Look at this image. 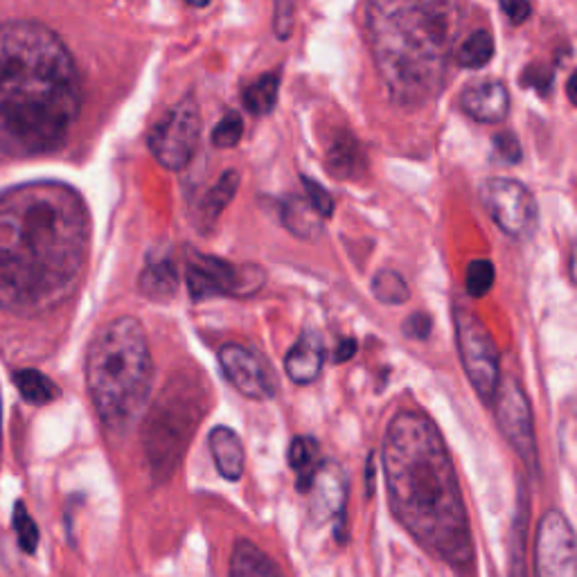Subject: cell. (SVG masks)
<instances>
[{
  "label": "cell",
  "instance_id": "cell-30",
  "mask_svg": "<svg viewBox=\"0 0 577 577\" xmlns=\"http://www.w3.org/2000/svg\"><path fill=\"white\" fill-rule=\"evenodd\" d=\"M244 136V120L239 113L228 111L213 129V145L219 149H233Z\"/></svg>",
  "mask_w": 577,
  "mask_h": 577
},
{
  "label": "cell",
  "instance_id": "cell-26",
  "mask_svg": "<svg viewBox=\"0 0 577 577\" xmlns=\"http://www.w3.org/2000/svg\"><path fill=\"white\" fill-rule=\"evenodd\" d=\"M494 57V38L487 30H476L465 38V44L459 50V66L469 70L485 68Z\"/></svg>",
  "mask_w": 577,
  "mask_h": 577
},
{
  "label": "cell",
  "instance_id": "cell-2",
  "mask_svg": "<svg viewBox=\"0 0 577 577\" xmlns=\"http://www.w3.org/2000/svg\"><path fill=\"white\" fill-rule=\"evenodd\" d=\"M382 463L391 510L410 538L453 568L472 566L467 508L435 422L420 410H399L386 429Z\"/></svg>",
  "mask_w": 577,
  "mask_h": 577
},
{
  "label": "cell",
  "instance_id": "cell-38",
  "mask_svg": "<svg viewBox=\"0 0 577 577\" xmlns=\"http://www.w3.org/2000/svg\"><path fill=\"white\" fill-rule=\"evenodd\" d=\"M375 453H370L367 456V463H365V483H367V497H373L375 494Z\"/></svg>",
  "mask_w": 577,
  "mask_h": 577
},
{
  "label": "cell",
  "instance_id": "cell-8",
  "mask_svg": "<svg viewBox=\"0 0 577 577\" xmlns=\"http://www.w3.org/2000/svg\"><path fill=\"white\" fill-rule=\"evenodd\" d=\"M267 273L256 264L235 267L226 260L190 253L185 264V284L194 303L230 296V298H251L264 286Z\"/></svg>",
  "mask_w": 577,
  "mask_h": 577
},
{
  "label": "cell",
  "instance_id": "cell-5",
  "mask_svg": "<svg viewBox=\"0 0 577 577\" xmlns=\"http://www.w3.org/2000/svg\"><path fill=\"white\" fill-rule=\"evenodd\" d=\"M151 380L154 361L140 320L120 316L106 323L87 352V386L111 431L129 429L143 414Z\"/></svg>",
  "mask_w": 577,
  "mask_h": 577
},
{
  "label": "cell",
  "instance_id": "cell-39",
  "mask_svg": "<svg viewBox=\"0 0 577 577\" xmlns=\"http://www.w3.org/2000/svg\"><path fill=\"white\" fill-rule=\"evenodd\" d=\"M183 3H188L190 8H208L211 5V0H183Z\"/></svg>",
  "mask_w": 577,
  "mask_h": 577
},
{
  "label": "cell",
  "instance_id": "cell-18",
  "mask_svg": "<svg viewBox=\"0 0 577 577\" xmlns=\"http://www.w3.org/2000/svg\"><path fill=\"white\" fill-rule=\"evenodd\" d=\"M327 168L339 179H359L365 172V156L361 143L352 134L341 132L329 143Z\"/></svg>",
  "mask_w": 577,
  "mask_h": 577
},
{
  "label": "cell",
  "instance_id": "cell-7",
  "mask_svg": "<svg viewBox=\"0 0 577 577\" xmlns=\"http://www.w3.org/2000/svg\"><path fill=\"white\" fill-rule=\"evenodd\" d=\"M453 327H456V346L465 367V375L476 395L489 404L501 380V357L497 341L485 323L469 309H453Z\"/></svg>",
  "mask_w": 577,
  "mask_h": 577
},
{
  "label": "cell",
  "instance_id": "cell-31",
  "mask_svg": "<svg viewBox=\"0 0 577 577\" xmlns=\"http://www.w3.org/2000/svg\"><path fill=\"white\" fill-rule=\"evenodd\" d=\"M296 0H273V32L280 41H286L294 32Z\"/></svg>",
  "mask_w": 577,
  "mask_h": 577
},
{
  "label": "cell",
  "instance_id": "cell-9",
  "mask_svg": "<svg viewBox=\"0 0 577 577\" xmlns=\"http://www.w3.org/2000/svg\"><path fill=\"white\" fill-rule=\"evenodd\" d=\"M201 138V111L192 95L165 113L147 136V147L158 165L170 172L185 170Z\"/></svg>",
  "mask_w": 577,
  "mask_h": 577
},
{
  "label": "cell",
  "instance_id": "cell-28",
  "mask_svg": "<svg viewBox=\"0 0 577 577\" xmlns=\"http://www.w3.org/2000/svg\"><path fill=\"white\" fill-rule=\"evenodd\" d=\"M494 278H497V271H494V264L489 260H474L467 264L465 271V288L467 294L476 301L485 298L491 286H494Z\"/></svg>",
  "mask_w": 577,
  "mask_h": 577
},
{
  "label": "cell",
  "instance_id": "cell-37",
  "mask_svg": "<svg viewBox=\"0 0 577 577\" xmlns=\"http://www.w3.org/2000/svg\"><path fill=\"white\" fill-rule=\"evenodd\" d=\"M354 354H357V341H354V339H343V341L337 346V350H335V361H337V363H346V361H350Z\"/></svg>",
  "mask_w": 577,
  "mask_h": 577
},
{
  "label": "cell",
  "instance_id": "cell-12",
  "mask_svg": "<svg viewBox=\"0 0 577 577\" xmlns=\"http://www.w3.org/2000/svg\"><path fill=\"white\" fill-rule=\"evenodd\" d=\"M575 532L570 521L551 510L534 538V577H575Z\"/></svg>",
  "mask_w": 577,
  "mask_h": 577
},
{
  "label": "cell",
  "instance_id": "cell-21",
  "mask_svg": "<svg viewBox=\"0 0 577 577\" xmlns=\"http://www.w3.org/2000/svg\"><path fill=\"white\" fill-rule=\"evenodd\" d=\"M179 282L172 260H149L138 278V288L151 301H168L179 292Z\"/></svg>",
  "mask_w": 577,
  "mask_h": 577
},
{
  "label": "cell",
  "instance_id": "cell-23",
  "mask_svg": "<svg viewBox=\"0 0 577 577\" xmlns=\"http://www.w3.org/2000/svg\"><path fill=\"white\" fill-rule=\"evenodd\" d=\"M12 380H14L16 391L21 393V397L34 406H46L59 397L55 382L36 367H21L12 375Z\"/></svg>",
  "mask_w": 577,
  "mask_h": 577
},
{
  "label": "cell",
  "instance_id": "cell-13",
  "mask_svg": "<svg viewBox=\"0 0 577 577\" xmlns=\"http://www.w3.org/2000/svg\"><path fill=\"white\" fill-rule=\"evenodd\" d=\"M219 365L224 377L235 386L237 393L249 399H271L273 386L267 377L262 361L246 346L226 343L219 348Z\"/></svg>",
  "mask_w": 577,
  "mask_h": 577
},
{
  "label": "cell",
  "instance_id": "cell-25",
  "mask_svg": "<svg viewBox=\"0 0 577 577\" xmlns=\"http://www.w3.org/2000/svg\"><path fill=\"white\" fill-rule=\"evenodd\" d=\"M278 95H280V75L267 72L244 91L241 102L244 109L253 115H269L278 104Z\"/></svg>",
  "mask_w": 577,
  "mask_h": 577
},
{
  "label": "cell",
  "instance_id": "cell-29",
  "mask_svg": "<svg viewBox=\"0 0 577 577\" xmlns=\"http://www.w3.org/2000/svg\"><path fill=\"white\" fill-rule=\"evenodd\" d=\"M12 525H14V532H16V540H19V546L23 553L32 555L36 553L38 548V525L34 523V519L30 517V512L25 510L23 504H16L14 506V517H12Z\"/></svg>",
  "mask_w": 577,
  "mask_h": 577
},
{
  "label": "cell",
  "instance_id": "cell-34",
  "mask_svg": "<svg viewBox=\"0 0 577 577\" xmlns=\"http://www.w3.org/2000/svg\"><path fill=\"white\" fill-rule=\"evenodd\" d=\"M494 149H497L501 160L508 165H517L523 158L521 143L512 132H501V134L494 136Z\"/></svg>",
  "mask_w": 577,
  "mask_h": 577
},
{
  "label": "cell",
  "instance_id": "cell-10",
  "mask_svg": "<svg viewBox=\"0 0 577 577\" xmlns=\"http://www.w3.org/2000/svg\"><path fill=\"white\" fill-rule=\"evenodd\" d=\"M489 404H494V416H497L499 429L517 456L525 463L532 476H540V453L538 438H534L532 408L519 380L512 375L499 380V386L494 391Z\"/></svg>",
  "mask_w": 577,
  "mask_h": 577
},
{
  "label": "cell",
  "instance_id": "cell-16",
  "mask_svg": "<svg viewBox=\"0 0 577 577\" xmlns=\"http://www.w3.org/2000/svg\"><path fill=\"white\" fill-rule=\"evenodd\" d=\"M325 363V343L318 332H303L284 357V373L294 384H312L318 380Z\"/></svg>",
  "mask_w": 577,
  "mask_h": 577
},
{
  "label": "cell",
  "instance_id": "cell-14",
  "mask_svg": "<svg viewBox=\"0 0 577 577\" xmlns=\"http://www.w3.org/2000/svg\"><path fill=\"white\" fill-rule=\"evenodd\" d=\"M305 494L309 497V514L316 523L346 514L348 478L343 467L335 461L318 463Z\"/></svg>",
  "mask_w": 577,
  "mask_h": 577
},
{
  "label": "cell",
  "instance_id": "cell-15",
  "mask_svg": "<svg viewBox=\"0 0 577 577\" xmlns=\"http://www.w3.org/2000/svg\"><path fill=\"white\" fill-rule=\"evenodd\" d=\"M461 104L480 125H501L510 113V91L499 79H485L465 89Z\"/></svg>",
  "mask_w": 577,
  "mask_h": 577
},
{
  "label": "cell",
  "instance_id": "cell-3",
  "mask_svg": "<svg viewBox=\"0 0 577 577\" xmlns=\"http://www.w3.org/2000/svg\"><path fill=\"white\" fill-rule=\"evenodd\" d=\"M81 111V77L57 32L36 21L0 25V149L57 151Z\"/></svg>",
  "mask_w": 577,
  "mask_h": 577
},
{
  "label": "cell",
  "instance_id": "cell-40",
  "mask_svg": "<svg viewBox=\"0 0 577 577\" xmlns=\"http://www.w3.org/2000/svg\"><path fill=\"white\" fill-rule=\"evenodd\" d=\"M568 100L575 104V75H570L568 79Z\"/></svg>",
  "mask_w": 577,
  "mask_h": 577
},
{
  "label": "cell",
  "instance_id": "cell-1",
  "mask_svg": "<svg viewBox=\"0 0 577 577\" xmlns=\"http://www.w3.org/2000/svg\"><path fill=\"white\" fill-rule=\"evenodd\" d=\"M89 244V208L70 185L34 181L0 194V312L38 316L68 301Z\"/></svg>",
  "mask_w": 577,
  "mask_h": 577
},
{
  "label": "cell",
  "instance_id": "cell-35",
  "mask_svg": "<svg viewBox=\"0 0 577 577\" xmlns=\"http://www.w3.org/2000/svg\"><path fill=\"white\" fill-rule=\"evenodd\" d=\"M404 337L406 339H416V341H427L431 337V329H433V320L429 314L418 312V314H410L404 320Z\"/></svg>",
  "mask_w": 577,
  "mask_h": 577
},
{
  "label": "cell",
  "instance_id": "cell-22",
  "mask_svg": "<svg viewBox=\"0 0 577 577\" xmlns=\"http://www.w3.org/2000/svg\"><path fill=\"white\" fill-rule=\"evenodd\" d=\"M239 190V174L235 170H228L219 177V181L205 192V196L199 203V226L205 228H213L222 213L228 208L230 201L235 199Z\"/></svg>",
  "mask_w": 577,
  "mask_h": 577
},
{
  "label": "cell",
  "instance_id": "cell-33",
  "mask_svg": "<svg viewBox=\"0 0 577 577\" xmlns=\"http://www.w3.org/2000/svg\"><path fill=\"white\" fill-rule=\"evenodd\" d=\"M553 81H555V72L551 68H542V66H530L521 75V87H532L540 95L551 93Z\"/></svg>",
  "mask_w": 577,
  "mask_h": 577
},
{
  "label": "cell",
  "instance_id": "cell-6",
  "mask_svg": "<svg viewBox=\"0 0 577 577\" xmlns=\"http://www.w3.org/2000/svg\"><path fill=\"white\" fill-rule=\"evenodd\" d=\"M205 386L199 377L177 373L154 401L143 429V446L151 472L170 478L205 414Z\"/></svg>",
  "mask_w": 577,
  "mask_h": 577
},
{
  "label": "cell",
  "instance_id": "cell-11",
  "mask_svg": "<svg viewBox=\"0 0 577 577\" xmlns=\"http://www.w3.org/2000/svg\"><path fill=\"white\" fill-rule=\"evenodd\" d=\"M480 203L491 222L514 239H525L538 230V201L523 183L514 179H487L480 185Z\"/></svg>",
  "mask_w": 577,
  "mask_h": 577
},
{
  "label": "cell",
  "instance_id": "cell-24",
  "mask_svg": "<svg viewBox=\"0 0 577 577\" xmlns=\"http://www.w3.org/2000/svg\"><path fill=\"white\" fill-rule=\"evenodd\" d=\"M286 463L298 474V489L305 494L318 467V442L307 435L294 438L286 449Z\"/></svg>",
  "mask_w": 577,
  "mask_h": 577
},
{
  "label": "cell",
  "instance_id": "cell-32",
  "mask_svg": "<svg viewBox=\"0 0 577 577\" xmlns=\"http://www.w3.org/2000/svg\"><path fill=\"white\" fill-rule=\"evenodd\" d=\"M303 188H305V199L309 201L312 208H314L323 219L332 217V213H335V199H332V194H329L320 183H316L314 179H307V177H303Z\"/></svg>",
  "mask_w": 577,
  "mask_h": 577
},
{
  "label": "cell",
  "instance_id": "cell-19",
  "mask_svg": "<svg viewBox=\"0 0 577 577\" xmlns=\"http://www.w3.org/2000/svg\"><path fill=\"white\" fill-rule=\"evenodd\" d=\"M282 226L298 239L314 241L323 235V217L312 208L305 196H288L280 208Z\"/></svg>",
  "mask_w": 577,
  "mask_h": 577
},
{
  "label": "cell",
  "instance_id": "cell-20",
  "mask_svg": "<svg viewBox=\"0 0 577 577\" xmlns=\"http://www.w3.org/2000/svg\"><path fill=\"white\" fill-rule=\"evenodd\" d=\"M230 577H284V573L253 542L241 540L233 548Z\"/></svg>",
  "mask_w": 577,
  "mask_h": 577
},
{
  "label": "cell",
  "instance_id": "cell-17",
  "mask_svg": "<svg viewBox=\"0 0 577 577\" xmlns=\"http://www.w3.org/2000/svg\"><path fill=\"white\" fill-rule=\"evenodd\" d=\"M211 453L217 472L226 480H239L244 474V446L239 435L228 427H215L208 435Z\"/></svg>",
  "mask_w": 577,
  "mask_h": 577
},
{
  "label": "cell",
  "instance_id": "cell-4",
  "mask_svg": "<svg viewBox=\"0 0 577 577\" xmlns=\"http://www.w3.org/2000/svg\"><path fill=\"white\" fill-rule=\"evenodd\" d=\"M367 44L395 104L425 106L446 81L459 0H367Z\"/></svg>",
  "mask_w": 577,
  "mask_h": 577
},
{
  "label": "cell",
  "instance_id": "cell-27",
  "mask_svg": "<svg viewBox=\"0 0 577 577\" xmlns=\"http://www.w3.org/2000/svg\"><path fill=\"white\" fill-rule=\"evenodd\" d=\"M373 296L384 305H404L410 298V288L397 271H380L373 280Z\"/></svg>",
  "mask_w": 577,
  "mask_h": 577
},
{
  "label": "cell",
  "instance_id": "cell-36",
  "mask_svg": "<svg viewBox=\"0 0 577 577\" xmlns=\"http://www.w3.org/2000/svg\"><path fill=\"white\" fill-rule=\"evenodd\" d=\"M499 5L512 25H521L532 16L530 0H499Z\"/></svg>",
  "mask_w": 577,
  "mask_h": 577
}]
</instances>
